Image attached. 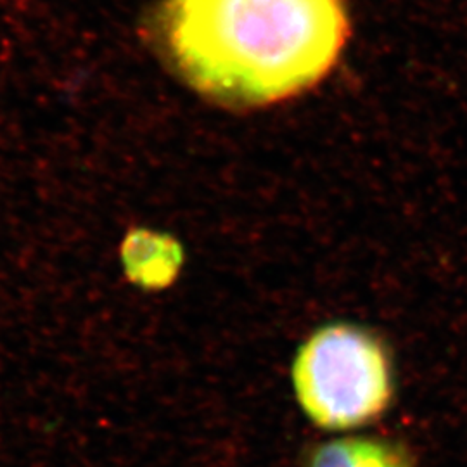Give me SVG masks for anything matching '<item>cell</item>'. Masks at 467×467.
I'll use <instances>...</instances> for the list:
<instances>
[{
  "mask_svg": "<svg viewBox=\"0 0 467 467\" xmlns=\"http://www.w3.org/2000/svg\"><path fill=\"white\" fill-rule=\"evenodd\" d=\"M119 262L129 283L158 293L177 283L184 268V246L171 234L134 227L119 244Z\"/></svg>",
  "mask_w": 467,
  "mask_h": 467,
  "instance_id": "3957f363",
  "label": "cell"
},
{
  "mask_svg": "<svg viewBox=\"0 0 467 467\" xmlns=\"http://www.w3.org/2000/svg\"><path fill=\"white\" fill-rule=\"evenodd\" d=\"M142 28L201 99L251 111L322 84L348 46L351 19L347 0H161Z\"/></svg>",
  "mask_w": 467,
  "mask_h": 467,
  "instance_id": "6da1fadb",
  "label": "cell"
},
{
  "mask_svg": "<svg viewBox=\"0 0 467 467\" xmlns=\"http://www.w3.org/2000/svg\"><path fill=\"white\" fill-rule=\"evenodd\" d=\"M291 381L303 414L326 431L378 420L395 393L383 339L353 322H331L310 334L296 351Z\"/></svg>",
  "mask_w": 467,
  "mask_h": 467,
  "instance_id": "7a4b0ae2",
  "label": "cell"
},
{
  "mask_svg": "<svg viewBox=\"0 0 467 467\" xmlns=\"http://www.w3.org/2000/svg\"><path fill=\"white\" fill-rule=\"evenodd\" d=\"M305 467H414L409 451L391 440L348 436L320 443Z\"/></svg>",
  "mask_w": 467,
  "mask_h": 467,
  "instance_id": "277c9868",
  "label": "cell"
}]
</instances>
